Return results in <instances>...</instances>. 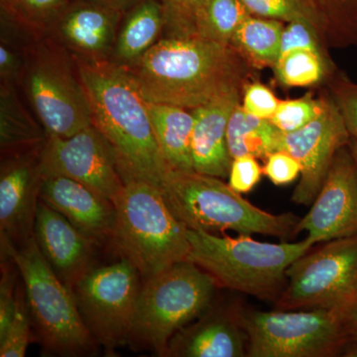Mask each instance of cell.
I'll return each instance as SVG.
<instances>
[{
	"mask_svg": "<svg viewBox=\"0 0 357 357\" xmlns=\"http://www.w3.org/2000/svg\"><path fill=\"white\" fill-rule=\"evenodd\" d=\"M24 288L26 303L45 351L62 356H83L93 347L74 294L45 259L34 236L4 248Z\"/></svg>",
	"mask_w": 357,
	"mask_h": 357,
	"instance_id": "7",
	"label": "cell"
},
{
	"mask_svg": "<svg viewBox=\"0 0 357 357\" xmlns=\"http://www.w3.org/2000/svg\"><path fill=\"white\" fill-rule=\"evenodd\" d=\"M122 14L89 0H75L53 29L75 58L105 60L114 50Z\"/></svg>",
	"mask_w": 357,
	"mask_h": 357,
	"instance_id": "19",
	"label": "cell"
},
{
	"mask_svg": "<svg viewBox=\"0 0 357 357\" xmlns=\"http://www.w3.org/2000/svg\"><path fill=\"white\" fill-rule=\"evenodd\" d=\"M43 176H63L114 202L124 188L114 149L91 124L70 137L47 135L40 150Z\"/></svg>",
	"mask_w": 357,
	"mask_h": 357,
	"instance_id": "12",
	"label": "cell"
},
{
	"mask_svg": "<svg viewBox=\"0 0 357 357\" xmlns=\"http://www.w3.org/2000/svg\"><path fill=\"white\" fill-rule=\"evenodd\" d=\"M147 107L155 137L167 164L176 170L194 171L192 110L168 103L147 102Z\"/></svg>",
	"mask_w": 357,
	"mask_h": 357,
	"instance_id": "22",
	"label": "cell"
},
{
	"mask_svg": "<svg viewBox=\"0 0 357 357\" xmlns=\"http://www.w3.org/2000/svg\"><path fill=\"white\" fill-rule=\"evenodd\" d=\"M46 131L28 114L14 84L1 82L0 89V147L2 154L25 153L41 149Z\"/></svg>",
	"mask_w": 357,
	"mask_h": 357,
	"instance_id": "23",
	"label": "cell"
},
{
	"mask_svg": "<svg viewBox=\"0 0 357 357\" xmlns=\"http://www.w3.org/2000/svg\"><path fill=\"white\" fill-rule=\"evenodd\" d=\"M26 61L23 60L13 45L1 41L0 44V76L1 82L15 84L23 77Z\"/></svg>",
	"mask_w": 357,
	"mask_h": 357,
	"instance_id": "40",
	"label": "cell"
},
{
	"mask_svg": "<svg viewBox=\"0 0 357 357\" xmlns=\"http://www.w3.org/2000/svg\"><path fill=\"white\" fill-rule=\"evenodd\" d=\"M252 15L292 22L305 21L318 30L326 43V20L318 0H241ZM328 45V44H326Z\"/></svg>",
	"mask_w": 357,
	"mask_h": 357,
	"instance_id": "29",
	"label": "cell"
},
{
	"mask_svg": "<svg viewBox=\"0 0 357 357\" xmlns=\"http://www.w3.org/2000/svg\"><path fill=\"white\" fill-rule=\"evenodd\" d=\"M241 98L243 93H229L191 109L195 116L192 159L196 172L220 178L229 177L232 158L227 147V124Z\"/></svg>",
	"mask_w": 357,
	"mask_h": 357,
	"instance_id": "20",
	"label": "cell"
},
{
	"mask_svg": "<svg viewBox=\"0 0 357 357\" xmlns=\"http://www.w3.org/2000/svg\"><path fill=\"white\" fill-rule=\"evenodd\" d=\"M175 217L187 229L286 239L295 236L300 218L257 208L220 178L170 168L158 188Z\"/></svg>",
	"mask_w": 357,
	"mask_h": 357,
	"instance_id": "3",
	"label": "cell"
},
{
	"mask_svg": "<svg viewBox=\"0 0 357 357\" xmlns=\"http://www.w3.org/2000/svg\"><path fill=\"white\" fill-rule=\"evenodd\" d=\"M40 199L93 243L112 241L116 215L114 202L95 190L63 176H44Z\"/></svg>",
	"mask_w": 357,
	"mask_h": 357,
	"instance_id": "16",
	"label": "cell"
},
{
	"mask_svg": "<svg viewBox=\"0 0 357 357\" xmlns=\"http://www.w3.org/2000/svg\"><path fill=\"white\" fill-rule=\"evenodd\" d=\"M264 162L263 175L266 176L274 185L291 184L301 176L299 162L287 152L277 150L268 155Z\"/></svg>",
	"mask_w": 357,
	"mask_h": 357,
	"instance_id": "38",
	"label": "cell"
},
{
	"mask_svg": "<svg viewBox=\"0 0 357 357\" xmlns=\"http://www.w3.org/2000/svg\"><path fill=\"white\" fill-rule=\"evenodd\" d=\"M326 46L328 45L325 40L314 26L305 21H292L284 26L279 58L290 52L301 49L328 54Z\"/></svg>",
	"mask_w": 357,
	"mask_h": 357,
	"instance_id": "34",
	"label": "cell"
},
{
	"mask_svg": "<svg viewBox=\"0 0 357 357\" xmlns=\"http://www.w3.org/2000/svg\"><path fill=\"white\" fill-rule=\"evenodd\" d=\"M311 206L295 234L307 231L306 238L314 245L357 234V164L349 144L335 154Z\"/></svg>",
	"mask_w": 357,
	"mask_h": 357,
	"instance_id": "14",
	"label": "cell"
},
{
	"mask_svg": "<svg viewBox=\"0 0 357 357\" xmlns=\"http://www.w3.org/2000/svg\"><path fill=\"white\" fill-rule=\"evenodd\" d=\"M30 342V314L25 292L18 289L17 304L10 325L0 337V356L23 357Z\"/></svg>",
	"mask_w": 357,
	"mask_h": 357,
	"instance_id": "32",
	"label": "cell"
},
{
	"mask_svg": "<svg viewBox=\"0 0 357 357\" xmlns=\"http://www.w3.org/2000/svg\"><path fill=\"white\" fill-rule=\"evenodd\" d=\"M251 15L241 0H204L195 14L192 35L229 44L239 26Z\"/></svg>",
	"mask_w": 357,
	"mask_h": 357,
	"instance_id": "26",
	"label": "cell"
},
{
	"mask_svg": "<svg viewBox=\"0 0 357 357\" xmlns=\"http://www.w3.org/2000/svg\"><path fill=\"white\" fill-rule=\"evenodd\" d=\"M34 238L45 259L70 289L91 269L96 244L41 199L35 217Z\"/></svg>",
	"mask_w": 357,
	"mask_h": 357,
	"instance_id": "18",
	"label": "cell"
},
{
	"mask_svg": "<svg viewBox=\"0 0 357 357\" xmlns=\"http://www.w3.org/2000/svg\"><path fill=\"white\" fill-rule=\"evenodd\" d=\"M278 130L271 121L258 119L243 109L241 102L234 107L227 124V147L232 160L237 157H255L264 161L268 155L276 151Z\"/></svg>",
	"mask_w": 357,
	"mask_h": 357,
	"instance_id": "25",
	"label": "cell"
},
{
	"mask_svg": "<svg viewBox=\"0 0 357 357\" xmlns=\"http://www.w3.org/2000/svg\"><path fill=\"white\" fill-rule=\"evenodd\" d=\"M349 149H351L352 156H354V160H356L357 164V140L354 139V138H351V141L349 143Z\"/></svg>",
	"mask_w": 357,
	"mask_h": 357,
	"instance_id": "43",
	"label": "cell"
},
{
	"mask_svg": "<svg viewBox=\"0 0 357 357\" xmlns=\"http://www.w3.org/2000/svg\"><path fill=\"white\" fill-rule=\"evenodd\" d=\"M168 357L248 356V335L241 310L210 309L171 338Z\"/></svg>",
	"mask_w": 357,
	"mask_h": 357,
	"instance_id": "17",
	"label": "cell"
},
{
	"mask_svg": "<svg viewBox=\"0 0 357 357\" xmlns=\"http://www.w3.org/2000/svg\"><path fill=\"white\" fill-rule=\"evenodd\" d=\"M278 310L342 312L357 301V234L325 243L288 268Z\"/></svg>",
	"mask_w": 357,
	"mask_h": 357,
	"instance_id": "9",
	"label": "cell"
},
{
	"mask_svg": "<svg viewBox=\"0 0 357 357\" xmlns=\"http://www.w3.org/2000/svg\"><path fill=\"white\" fill-rule=\"evenodd\" d=\"M218 287L208 272L189 260L144 280L128 345L163 356L174 335L210 309Z\"/></svg>",
	"mask_w": 357,
	"mask_h": 357,
	"instance_id": "6",
	"label": "cell"
},
{
	"mask_svg": "<svg viewBox=\"0 0 357 357\" xmlns=\"http://www.w3.org/2000/svg\"><path fill=\"white\" fill-rule=\"evenodd\" d=\"M280 102L274 91L260 82L246 84L241 98V105L246 112L266 121L272 119Z\"/></svg>",
	"mask_w": 357,
	"mask_h": 357,
	"instance_id": "35",
	"label": "cell"
},
{
	"mask_svg": "<svg viewBox=\"0 0 357 357\" xmlns=\"http://www.w3.org/2000/svg\"><path fill=\"white\" fill-rule=\"evenodd\" d=\"M100 6L109 7L121 13H126L129 9L132 8L140 0H89Z\"/></svg>",
	"mask_w": 357,
	"mask_h": 357,
	"instance_id": "42",
	"label": "cell"
},
{
	"mask_svg": "<svg viewBox=\"0 0 357 357\" xmlns=\"http://www.w3.org/2000/svg\"><path fill=\"white\" fill-rule=\"evenodd\" d=\"M41 150V149H40ZM40 150L9 155L0 171L1 246H17L34 236L43 172Z\"/></svg>",
	"mask_w": 357,
	"mask_h": 357,
	"instance_id": "15",
	"label": "cell"
},
{
	"mask_svg": "<svg viewBox=\"0 0 357 357\" xmlns=\"http://www.w3.org/2000/svg\"><path fill=\"white\" fill-rule=\"evenodd\" d=\"M325 98L326 95L316 98L312 93H307L296 100H281L270 121L281 132L299 130L321 114Z\"/></svg>",
	"mask_w": 357,
	"mask_h": 357,
	"instance_id": "31",
	"label": "cell"
},
{
	"mask_svg": "<svg viewBox=\"0 0 357 357\" xmlns=\"http://www.w3.org/2000/svg\"><path fill=\"white\" fill-rule=\"evenodd\" d=\"M166 27L165 9L159 0H140L126 13L112 50L114 62L128 67L159 41Z\"/></svg>",
	"mask_w": 357,
	"mask_h": 357,
	"instance_id": "21",
	"label": "cell"
},
{
	"mask_svg": "<svg viewBox=\"0 0 357 357\" xmlns=\"http://www.w3.org/2000/svg\"><path fill=\"white\" fill-rule=\"evenodd\" d=\"M326 20L328 46H357V0H318Z\"/></svg>",
	"mask_w": 357,
	"mask_h": 357,
	"instance_id": "30",
	"label": "cell"
},
{
	"mask_svg": "<svg viewBox=\"0 0 357 357\" xmlns=\"http://www.w3.org/2000/svg\"><path fill=\"white\" fill-rule=\"evenodd\" d=\"M115 206L112 243L147 280L188 260V229L171 211L158 188L143 181L130 180Z\"/></svg>",
	"mask_w": 357,
	"mask_h": 357,
	"instance_id": "5",
	"label": "cell"
},
{
	"mask_svg": "<svg viewBox=\"0 0 357 357\" xmlns=\"http://www.w3.org/2000/svg\"><path fill=\"white\" fill-rule=\"evenodd\" d=\"M326 83L328 93L340 110L349 135L357 140V84L337 70Z\"/></svg>",
	"mask_w": 357,
	"mask_h": 357,
	"instance_id": "33",
	"label": "cell"
},
{
	"mask_svg": "<svg viewBox=\"0 0 357 357\" xmlns=\"http://www.w3.org/2000/svg\"><path fill=\"white\" fill-rule=\"evenodd\" d=\"M126 68L147 102L187 109L243 93L255 70L231 45L192 34L160 39Z\"/></svg>",
	"mask_w": 357,
	"mask_h": 357,
	"instance_id": "1",
	"label": "cell"
},
{
	"mask_svg": "<svg viewBox=\"0 0 357 357\" xmlns=\"http://www.w3.org/2000/svg\"><path fill=\"white\" fill-rule=\"evenodd\" d=\"M263 175V167L258 159L253 156L237 157L232 160L229 174V185L238 194H248L252 191L260 182Z\"/></svg>",
	"mask_w": 357,
	"mask_h": 357,
	"instance_id": "37",
	"label": "cell"
},
{
	"mask_svg": "<svg viewBox=\"0 0 357 357\" xmlns=\"http://www.w3.org/2000/svg\"><path fill=\"white\" fill-rule=\"evenodd\" d=\"M325 95V107L321 114L299 130L281 132L277 144V150L292 155L300 163L299 184L292 196L293 203L300 206H311L325 182L335 154L349 144L351 138L330 93Z\"/></svg>",
	"mask_w": 357,
	"mask_h": 357,
	"instance_id": "13",
	"label": "cell"
},
{
	"mask_svg": "<svg viewBox=\"0 0 357 357\" xmlns=\"http://www.w3.org/2000/svg\"><path fill=\"white\" fill-rule=\"evenodd\" d=\"M75 61L88 96L93 126L114 149L124 183L143 181L159 188L171 167L160 151L147 100L132 75L109 59Z\"/></svg>",
	"mask_w": 357,
	"mask_h": 357,
	"instance_id": "2",
	"label": "cell"
},
{
	"mask_svg": "<svg viewBox=\"0 0 357 357\" xmlns=\"http://www.w3.org/2000/svg\"><path fill=\"white\" fill-rule=\"evenodd\" d=\"M140 278L138 270L122 258L91 268L70 289L89 333L109 356L128 344Z\"/></svg>",
	"mask_w": 357,
	"mask_h": 357,
	"instance_id": "11",
	"label": "cell"
},
{
	"mask_svg": "<svg viewBox=\"0 0 357 357\" xmlns=\"http://www.w3.org/2000/svg\"><path fill=\"white\" fill-rule=\"evenodd\" d=\"M10 269L2 266L0 281V337H3L13 321L17 304L18 289H15L16 276Z\"/></svg>",
	"mask_w": 357,
	"mask_h": 357,
	"instance_id": "39",
	"label": "cell"
},
{
	"mask_svg": "<svg viewBox=\"0 0 357 357\" xmlns=\"http://www.w3.org/2000/svg\"><path fill=\"white\" fill-rule=\"evenodd\" d=\"M282 86H311L330 79L337 67L328 54L301 49L281 56L273 68Z\"/></svg>",
	"mask_w": 357,
	"mask_h": 357,
	"instance_id": "27",
	"label": "cell"
},
{
	"mask_svg": "<svg viewBox=\"0 0 357 357\" xmlns=\"http://www.w3.org/2000/svg\"><path fill=\"white\" fill-rule=\"evenodd\" d=\"M75 0H0L1 14L36 34L52 29Z\"/></svg>",
	"mask_w": 357,
	"mask_h": 357,
	"instance_id": "28",
	"label": "cell"
},
{
	"mask_svg": "<svg viewBox=\"0 0 357 357\" xmlns=\"http://www.w3.org/2000/svg\"><path fill=\"white\" fill-rule=\"evenodd\" d=\"M347 333V356H357V301L342 311Z\"/></svg>",
	"mask_w": 357,
	"mask_h": 357,
	"instance_id": "41",
	"label": "cell"
},
{
	"mask_svg": "<svg viewBox=\"0 0 357 357\" xmlns=\"http://www.w3.org/2000/svg\"><path fill=\"white\" fill-rule=\"evenodd\" d=\"M165 9L166 27L172 34H192L195 14L204 0H159Z\"/></svg>",
	"mask_w": 357,
	"mask_h": 357,
	"instance_id": "36",
	"label": "cell"
},
{
	"mask_svg": "<svg viewBox=\"0 0 357 357\" xmlns=\"http://www.w3.org/2000/svg\"><path fill=\"white\" fill-rule=\"evenodd\" d=\"M188 238V260L208 272L218 286L266 300L280 297L288 268L314 246L307 238L269 243L246 234L231 237L189 229Z\"/></svg>",
	"mask_w": 357,
	"mask_h": 357,
	"instance_id": "4",
	"label": "cell"
},
{
	"mask_svg": "<svg viewBox=\"0 0 357 357\" xmlns=\"http://www.w3.org/2000/svg\"><path fill=\"white\" fill-rule=\"evenodd\" d=\"M249 357H326L347 354L342 312L326 309L244 311Z\"/></svg>",
	"mask_w": 357,
	"mask_h": 357,
	"instance_id": "8",
	"label": "cell"
},
{
	"mask_svg": "<svg viewBox=\"0 0 357 357\" xmlns=\"http://www.w3.org/2000/svg\"><path fill=\"white\" fill-rule=\"evenodd\" d=\"M23 84L47 135L70 137L93 124L86 89L60 49L48 45L33 49Z\"/></svg>",
	"mask_w": 357,
	"mask_h": 357,
	"instance_id": "10",
	"label": "cell"
},
{
	"mask_svg": "<svg viewBox=\"0 0 357 357\" xmlns=\"http://www.w3.org/2000/svg\"><path fill=\"white\" fill-rule=\"evenodd\" d=\"M284 22L251 15L239 26L229 44L253 69L274 68L280 55Z\"/></svg>",
	"mask_w": 357,
	"mask_h": 357,
	"instance_id": "24",
	"label": "cell"
}]
</instances>
